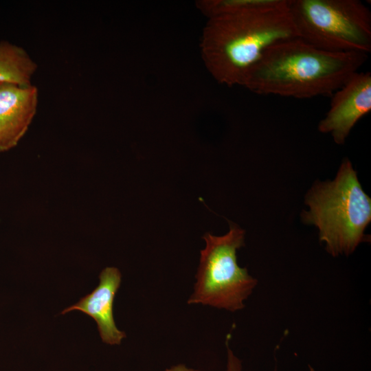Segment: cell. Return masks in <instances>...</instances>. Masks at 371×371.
I'll list each match as a JSON object with an SVG mask.
<instances>
[{
  "instance_id": "cell-1",
  "label": "cell",
  "mask_w": 371,
  "mask_h": 371,
  "mask_svg": "<svg viewBox=\"0 0 371 371\" xmlns=\"http://www.w3.org/2000/svg\"><path fill=\"white\" fill-rule=\"evenodd\" d=\"M361 52H330L299 38L267 48L243 87L260 95L295 98L332 96L365 63Z\"/></svg>"
},
{
  "instance_id": "cell-2",
  "label": "cell",
  "mask_w": 371,
  "mask_h": 371,
  "mask_svg": "<svg viewBox=\"0 0 371 371\" xmlns=\"http://www.w3.org/2000/svg\"><path fill=\"white\" fill-rule=\"evenodd\" d=\"M286 3L210 18L203 31L202 55L214 78L228 86H243L265 51L272 45L298 38Z\"/></svg>"
},
{
  "instance_id": "cell-3",
  "label": "cell",
  "mask_w": 371,
  "mask_h": 371,
  "mask_svg": "<svg viewBox=\"0 0 371 371\" xmlns=\"http://www.w3.org/2000/svg\"><path fill=\"white\" fill-rule=\"evenodd\" d=\"M310 210L303 221L318 228L319 238L333 256L350 255L362 242L371 221V199L363 191L350 161L345 159L333 181L317 183L308 192Z\"/></svg>"
},
{
  "instance_id": "cell-4",
  "label": "cell",
  "mask_w": 371,
  "mask_h": 371,
  "mask_svg": "<svg viewBox=\"0 0 371 371\" xmlns=\"http://www.w3.org/2000/svg\"><path fill=\"white\" fill-rule=\"evenodd\" d=\"M297 32L306 43L330 52H371V13L359 0H288Z\"/></svg>"
},
{
  "instance_id": "cell-5",
  "label": "cell",
  "mask_w": 371,
  "mask_h": 371,
  "mask_svg": "<svg viewBox=\"0 0 371 371\" xmlns=\"http://www.w3.org/2000/svg\"><path fill=\"white\" fill-rule=\"evenodd\" d=\"M205 247L201 251L194 291L188 304L207 305L230 312L245 307L258 280L237 262L236 251L244 245L245 231L231 224L223 236L207 232L203 236Z\"/></svg>"
},
{
  "instance_id": "cell-6",
  "label": "cell",
  "mask_w": 371,
  "mask_h": 371,
  "mask_svg": "<svg viewBox=\"0 0 371 371\" xmlns=\"http://www.w3.org/2000/svg\"><path fill=\"white\" fill-rule=\"evenodd\" d=\"M331 97L318 130L330 133L335 142L342 144L356 123L371 110L370 72L354 74Z\"/></svg>"
},
{
  "instance_id": "cell-7",
  "label": "cell",
  "mask_w": 371,
  "mask_h": 371,
  "mask_svg": "<svg viewBox=\"0 0 371 371\" xmlns=\"http://www.w3.org/2000/svg\"><path fill=\"white\" fill-rule=\"evenodd\" d=\"M38 89L33 85L0 83V152L15 147L36 115Z\"/></svg>"
},
{
  "instance_id": "cell-8",
  "label": "cell",
  "mask_w": 371,
  "mask_h": 371,
  "mask_svg": "<svg viewBox=\"0 0 371 371\" xmlns=\"http://www.w3.org/2000/svg\"><path fill=\"white\" fill-rule=\"evenodd\" d=\"M122 275L116 267L104 269L100 276V283L90 293L77 303L62 311L65 314L78 310L91 317L96 322L102 341L109 345H119L126 337L119 330L113 317L114 298L121 283Z\"/></svg>"
},
{
  "instance_id": "cell-9",
  "label": "cell",
  "mask_w": 371,
  "mask_h": 371,
  "mask_svg": "<svg viewBox=\"0 0 371 371\" xmlns=\"http://www.w3.org/2000/svg\"><path fill=\"white\" fill-rule=\"evenodd\" d=\"M37 64L21 47L0 41V83L31 85Z\"/></svg>"
},
{
  "instance_id": "cell-10",
  "label": "cell",
  "mask_w": 371,
  "mask_h": 371,
  "mask_svg": "<svg viewBox=\"0 0 371 371\" xmlns=\"http://www.w3.org/2000/svg\"><path fill=\"white\" fill-rule=\"evenodd\" d=\"M287 0H209L198 3L203 14L210 18L238 12L282 6Z\"/></svg>"
},
{
  "instance_id": "cell-11",
  "label": "cell",
  "mask_w": 371,
  "mask_h": 371,
  "mask_svg": "<svg viewBox=\"0 0 371 371\" xmlns=\"http://www.w3.org/2000/svg\"><path fill=\"white\" fill-rule=\"evenodd\" d=\"M227 359L225 371H242V363L227 344Z\"/></svg>"
},
{
  "instance_id": "cell-12",
  "label": "cell",
  "mask_w": 371,
  "mask_h": 371,
  "mask_svg": "<svg viewBox=\"0 0 371 371\" xmlns=\"http://www.w3.org/2000/svg\"><path fill=\"white\" fill-rule=\"evenodd\" d=\"M164 371H199L193 368H190L184 364H178L166 369Z\"/></svg>"
}]
</instances>
